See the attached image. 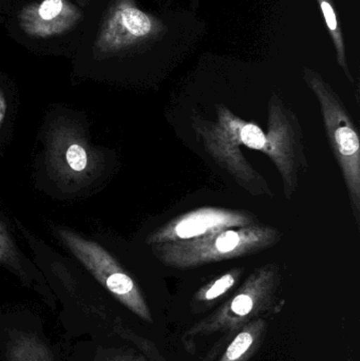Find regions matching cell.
<instances>
[{"instance_id":"obj_14","label":"cell","mask_w":360,"mask_h":361,"mask_svg":"<svg viewBox=\"0 0 360 361\" xmlns=\"http://www.w3.org/2000/svg\"><path fill=\"white\" fill-rule=\"evenodd\" d=\"M319 6H321V12L323 14L325 23H327L328 29L330 34L333 38L334 44H335L336 51H337V61L340 67L344 70L348 80L351 82H354L350 71H349L348 63H347L346 50H345L344 39H342V31L340 29V23H338L337 17H336L335 11L332 6L331 0H317Z\"/></svg>"},{"instance_id":"obj_13","label":"cell","mask_w":360,"mask_h":361,"mask_svg":"<svg viewBox=\"0 0 360 361\" xmlns=\"http://www.w3.org/2000/svg\"><path fill=\"white\" fill-rule=\"evenodd\" d=\"M243 273V269H232L213 281L209 282L196 293L192 301V305L201 307L217 300L236 286Z\"/></svg>"},{"instance_id":"obj_1","label":"cell","mask_w":360,"mask_h":361,"mask_svg":"<svg viewBox=\"0 0 360 361\" xmlns=\"http://www.w3.org/2000/svg\"><path fill=\"white\" fill-rule=\"evenodd\" d=\"M279 239L278 229L254 224L222 229L185 241L154 244L152 252L167 267L188 269L256 254L274 245Z\"/></svg>"},{"instance_id":"obj_5","label":"cell","mask_w":360,"mask_h":361,"mask_svg":"<svg viewBox=\"0 0 360 361\" xmlns=\"http://www.w3.org/2000/svg\"><path fill=\"white\" fill-rule=\"evenodd\" d=\"M262 152L274 162L283 178L285 197L292 199L300 177L308 171V161L299 120L276 94L268 103V131Z\"/></svg>"},{"instance_id":"obj_16","label":"cell","mask_w":360,"mask_h":361,"mask_svg":"<svg viewBox=\"0 0 360 361\" xmlns=\"http://www.w3.org/2000/svg\"><path fill=\"white\" fill-rule=\"evenodd\" d=\"M4 99H2L1 97H0V123H1L2 118H4Z\"/></svg>"},{"instance_id":"obj_15","label":"cell","mask_w":360,"mask_h":361,"mask_svg":"<svg viewBox=\"0 0 360 361\" xmlns=\"http://www.w3.org/2000/svg\"><path fill=\"white\" fill-rule=\"evenodd\" d=\"M8 250V240H6V235L0 231V259L4 258L6 255V252Z\"/></svg>"},{"instance_id":"obj_2","label":"cell","mask_w":360,"mask_h":361,"mask_svg":"<svg viewBox=\"0 0 360 361\" xmlns=\"http://www.w3.org/2000/svg\"><path fill=\"white\" fill-rule=\"evenodd\" d=\"M304 80L321 104L325 133L348 189L356 224L360 223V142L354 123L337 93L312 70Z\"/></svg>"},{"instance_id":"obj_17","label":"cell","mask_w":360,"mask_h":361,"mask_svg":"<svg viewBox=\"0 0 360 361\" xmlns=\"http://www.w3.org/2000/svg\"><path fill=\"white\" fill-rule=\"evenodd\" d=\"M118 361H139V360H120Z\"/></svg>"},{"instance_id":"obj_9","label":"cell","mask_w":360,"mask_h":361,"mask_svg":"<svg viewBox=\"0 0 360 361\" xmlns=\"http://www.w3.org/2000/svg\"><path fill=\"white\" fill-rule=\"evenodd\" d=\"M80 17V11L68 0H42L21 12L20 25L29 35L49 37L71 29Z\"/></svg>"},{"instance_id":"obj_12","label":"cell","mask_w":360,"mask_h":361,"mask_svg":"<svg viewBox=\"0 0 360 361\" xmlns=\"http://www.w3.org/2000/svg\"><path fill=\"white\" fill-rule=\"evenodd\" d=\"M8 361H54L52 353L35 335L29 333H12L6 345Z\"/></svg>"},{"instance_id":"obj_6","label":"cell","mask_w":360,"mask_h":361,"mask_svg":"<svg viewBox=\"0 0 360 361\" xmlns=\"http://www.w3.org/2000/svg\"><path fill=\"white\" fill-rule=\"evenodd\" d=\"M59 235L74 256L106 290L137 317L152 322L151 313L139 286L107 250L70 231L61 229Z\"/></svg>"},{"instance_id":"obj_11","label":"cell","mask_w":360,"mask_h":361,"mask_svg":"<svg viewBox=\"0 0 360 361\" xmlns=\"http://www.w3.org/2000/svg\"><path fill=\"white\" fill-rule=\"evenodd\" d=\"M266 331V322L261 318L249 322L236 335L219 361H247L259 347Z\"/></svg>"},{"instance_id":"obj_4","label":"cell","mask_w":360,"mask_h":361,"mask_svg":"<svg viewBox=\"0 0 360 361\" xmlns=\"http://www.w3.org/2000/svg\"><path fill=\"white\" fill-rule=\"evenodd\" d=\"M279 284L280 273L276 264H266L256 269L223 307L190 328L184 335L186 347L194 343L196 337L232 332L268 313L276 303Z\"/></svg>"},{"instance_id":"obj_7","label":"cell","mask_w":360,"mask_h":361,"mask_svg":"<svg viewBox=\"0 0 360 361\" xmlns=\"http://www.w3.org/2000/svg\"><path fill=\"white\" fill-rule=\"evenodd\" d=\"M255 224V216L241 210L202 207L181 214L154 231L147 243L185 241L209 235L222 229L236 228Z\"/></svg>"},{"instance_id":"obj_10","label":"cell","mask_w":360,"mask_h":361,"mask_svg":"<svg viewBox=\"0 0 360 361\" xmlns=\"http://www.w3.org/2000/svg\"><path fill=\"white\" fill-rule=\"evenodd\" d=\"M50 149L53 166L63 177L77 180L93 169L94 160L86 147V142L69 129L61 130L53 137Z\"/></svg>"},{"instance_id":"obj_3","label":"cell","mask_w":360,"mask_h":361,"mask_svg":"<svg viewBox=\"0 0 360 361\" xmlns=\"http://www.w3.org/2000/svg\"><path fill=\"white\" fill-rule=\"evenodd\" d=\"M244 124L245 121L224 106L218 107L215 122L199 116L192 118V127L199 141L202 142L207 154L222 169L252 195L273 197L270 185L253 169L240 150Z\"/></svg>"},{"instance_id":"obj_8","label":"cell","mask_w":360,"mask_h":361,"mask_svg":"<svg viewBox=\"0 0 360 361\" xmlns=\"http://www.w3.org/2000/svg\"><path fill=\"white\" fill-rule=\"evenodd\" d=\"M152 17L133 6L129 0H118L108 13L97 40L101 52H113L156 33Z\"/></svg>"}]
</instances>
